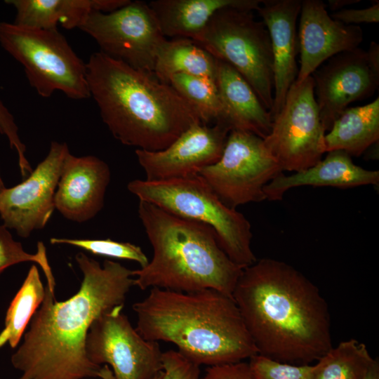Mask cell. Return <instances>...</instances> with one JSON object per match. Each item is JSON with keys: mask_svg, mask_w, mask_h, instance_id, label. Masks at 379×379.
<instances>
[{"mask_svg": "<svg viewBox=\"0 0 379 379\" xmlns=\"http://www.w3.org/2000/svg\"><path fill=\"white\" fill-rule=\"evenodd\" d=\"M75 260L83 273L77 293L58 302L45 287V295L30 321L23 343L11 356L18 379H83L99 378L102 366L89 361L86 339L93 321L124 305L134 286L133 270L105 260L100 264L79 252Z\"/></svg>", "mask_w": 379, "mask_h": 379, "instance_id": "cell-1", "label": "cell"}, {"mask_svg": "<svg viewBox=\"0 0 379 379\" xmlns=\"http://www.w3.org/2000/svg\"><path fill=\"white\" fill-rule=\"evenodd\" d=\"M232 298L258 354L282 363L311 364L333 347L325 298L286 262L264 258L243 269Z\"/></svg>", "mask_w": 379, "mask_h": 379, "instance_id": "cell-2", "label": "cell"}, {"mask_svg": "<svg viewBox=\"0 0 379 379\" xmlns=\"http://www.w3.org/2000/svg\"><path fill=\"white\" fill-rule=\"evenodd\" d=\"M86 81L102 121L123 145L164 149L192 125L196 109L154 73L135 69L101 52L91 54Z\"/></svg>", "mask_w": 379, "mask_h": 379, "instance_id": "cell-3", "label": "cell"}, {"mask_svg": "<svg viewBox=\"0 0 379 379\" xmlns=\"http://www.w3.org/2000/svg\"><path fill=\"white\" fill-rule=\"evenodd\" d=\"M133 310L144 339L171 343L199 366L239 362L258 354L233 298L217 290L152 288Z\"/></svg>", "mask_w": 379, "mask_h": 379, "instance_id": "cell-4", "label": "cell"}, {"mask_svg": "<svg viewBox=\"0 0 379 379\" xmlns=\"http://www.w3.org/2000/svg\"><path fill=\"white\" fill-rule=\"evenodd\" d=\"M138 213L153 255L133 270L134 286L183 292L210 288L232 297L243 269L223 251L212 228L143 201Z\"/></svg>", "mask_w": 379, "mask_h": 379, "instance_id": "cell-5", "label": "cell"}, {"mask_svg": "<svg viewBox=\"0 0 379 379\" xmlns=\"http://www.w3.org/2000/svg\"><path fill=\"white\" fill-rule=\"evenodd\" d=\"M127 189L139 201L209 226L223 251L242 269L257 260L251 248L250 222L225 204L199 174L162 181L133 180Z\"/></svg>", "mask_w": 379, "mask_h": 379, "instance_id": "cell-6", "label": "cell"}, {"mask_svg": "<svg viewBox=\"0 0 379 379\" xmlns=\"http://www.w3.org/2000/svg\"><path fill=\"white\" fill-rule=\"evenodd\" d=\"M0 44L24 67L30 86L43 98L60 91L69 98H90L86 63L58 29L0 22Z\"/></svg>", "mask_w": 379, "mask_h": 379, "instance_id": "cell-7", "label": "cell"}, {"mask_svg": "<svg viewBox=\"0 0 379 379\" xmlns=\"http://www.w3.org/2000/svg\"><path fill=\"white\" fill-rule=\"evenodd\" d=\"M194 41L239 72L271 113L273 57L270 34L262 20L252 11L225 8L213 16Z\"/></svg>", "mask_w": 379, "mask_h": 379, "instance_id": "cell-8", "label": "cell"}, {"mask_svg": "<svg viewBox=\"0 0 379 379\" xmlns=\"http://www.w3.org/2000/svg\"><path fill=\"white\" fill-rule=\"evenodd\" d=\"M283 171L264 144L249 132L230 131L220 159L199 175L227 206L266 200L264 188Z\"/></svg>", "mask_w": 379, "mask_h": 379, "instance_id": "cell-9", "label": "cell"}, {"mask_svg": "<svg viewBox=\"0 0 379 379\" xmlns=\"http://www.w3.org/2000/svg\"><path fill=\"white\" fill-rule=\"evenodd\" d=\"M326 133L315 99L314 81L310 76L291 85L263 141L283 172L295 173L322 159L326 153Z\"/></svg>", "mask_w": 379, "mask_h": 379, "instance_id": "cell-10", "label": "cell"}, {"mask_svg": "<svg viewBox=\"0 0 379 379\" xmlns=\"http://www.w3.org/2000/svg\"><path fill=\"white\" fill-rule=\"evenodd\" d=\"M79 29L96 41L100 52L152 73L167 40L149 4L142 1H130L112 12H92Z\"/></svg>", "mask_w": 379, "mask_h": 379, "instance_id": "cell-11", "label": "cell"}, {"mask_svg": "<svg viewBox=\"0 0 379 379\" xmlns=\"http://www.w3.org/2000/svg\"><path fill=\"white\" fill-rule=\"evenodd\" d=\"M119 305L96 318L86 339L88 359L107 365L116 379H151L162 371L158 342L144 339Z\"/></svg>", "mask_w": 379, "mask_h": 379, "instance_id": "cell-12", "label": "cell"}, {"mask_svg": "<svg viewBox=\"0 0 379 379\" xmlns=\"http://www.w3.org/2000/svg\"><path fill=\"white\" fill-rule=\"evenodd\" d=\"M319 117L327 132L335 119L355 101L372 95L379 85V46L338 53L311 75Z\"/></svg>", "mask_w": 379, "mask_h": 379, "instance_id": "cell-13", "label": "cell"}, {"mask_svg": "<svg viewBox=\"0 0 379 379\" xmlns=\"http://www.w3.org/2000/svg\"><path fill=\"white\" fill-rule=\"evenodd\" d=\"M65 142L53 141L48 154L18 185L0 194V216L8 229L27 238L43 229L55 209L54 197L66 156Z\"/></svg>", "mask_w": 379, "mask_h": 379, "instance_id": "cell-14", "label": "cell"}, {"mask_svg": "<svg viewBox=\"0 0 379 379\" xmlns=\"http://www.w3.org/2000/svg\"><path fill=\"white\" fill-rule=\"evenodd\" d=\"M230 130L222 124L192 125L159 151L136 149L145 180L162 181L199 174L220 157Z\"/></svg>", "mask_w": 379, "mask_h": 379, "instance_id": "cell-15", "label": "cell"}, {"mask_svg": "<svg viewBox=\"0 0 379 379\" xmlns=\"http://www.w3.org/2000/svg\"><path fill=\"white\" fill-rule=\"evenodd\" d=\"M299 17L300 65L297 82L311 76L333 56L359 48L364 39L359 25H345L333 19L321 0L301 1Z\"/></svg>", "mask_w": 379, "mask_h": 379, "instance_id": "cell-16", "label": "cell"}, {"mask_svg": "<svg viewBox=\"0 0 379 379\" xmlns=\"http://www.w3.org/2000/svg\"><path fill=\"white\" fill-rule=\"evenodd\" d=\"M111 178L109 166L92 156L67 154L54 197L62 215L79 223L93 218L102 208Z\"/></svg>", "mask_w": 379, "mask_h": 379, "instance_id": "cell-17", "label": "cell"}, {"mask_svg": "<svg viewBox=\"0 0 379 379\" xmlns=\"http://www.w3.org/2000/svg\"><path fill=\"white\" fill-rule=\"evenodd\" d=\"M300 6V0H262L256 9L271 41L274 75L272 118L281 110L288 91L297 78V24Z\"/></svg>", "mask_w": 379, "mask_h": 379, "instance_id": "cell-18", "label": "cell"}, {"mask_svg": "<svg viewBox=\"0 0 379 379\" xmlns=\"http://www.w3.org/2000/svg\"><path fill=\"white\" fill-rule=\"evenodd\" d=\"M314 165L298 172L279 174L264 188L266 200L280 201L291 189L302 186L351 188L364 185L376 186L379 171L368 170L355 164L342 150L326 152Z\"/></svg>", "mask_w": 379, "mask_h": 379, "instance_id": "cell-19", "label": "cell"}, {"mask_svg": "<svg viewBox=\"0 0 379 379\" xmlns=\"http://www.w3.org/2000/svg\"><path fill=\"white\" fill-rule=\"evenodd\" d=\"M215 82L222 109L220 124L230 131L266 138L272 128L271 113L244 77L231 65L218 60Z\"/></svg>", "mask_w": 379, "mask_h": 379, "instance_id": "cell-20", "label": "cell"}, {"mask_svg": "<svg viewBox=\"0 0 379 379\" xmlns=\"http://www.w3.org/2000/svg\"><path fill=\"white\" fill-rule=\"evenodd\" d=\"M262 0H154L148 4L167 38L196 41L213 16L225 8L256 11Z\"/></svg>", "mask_w": 379, "mask_h": 379, "instance_id": "cell-21", "label": "cell"}, {"mask_svg": "<svg viewBox=\"0 0 379 379\" xmlns=\"http://www.w3.org/2000/svg\"><path fill=\"white\" fill-rule=\"evenodd\" d=\"M130 0H6L15 8L14 24L38 29L79 28L92 12L108 13Z\"/></svg>", "mask_w": 379, "mask_h": 379, "instance_id": "cell-22", "label": "cell"}, {"mask_svg": "<svg viewBox=\"0 0 379 379\" xmlns=\"http://www.w3.org/2000/svg\"><path fill=\"white\" fill-rule=\"evenodd\" d=\"M379 140V98L358 107L346 108L324 136L326 153L342 150L359 157Z\"/></svg>", "mask_w": 379, "mask_h": 379, "instance_id": "cell-23", "label": "cell"}, {"mask_svg": "<svg viewBox=\"0 0 379 379\" xmlns=\"http://www.w3.org/2000/svg\"><path fill=\"white\" fill-rule=\"evenodd\" d=\"M218 60L194 41L187 38L167 39L161 48L154 74L168 84L177 74L199 76L215 80Z\"/></svg>", "mask_w": 379, "mask_h": 379, "instance_id": "cell-24", "label": "cell"}, {"mask_svg": "<svg viewBox=\"0 0 379 379\" xmlns=\"http://www.w3.org/2000/svg\"><path fill=\"white\" fill-rule=\"evenodd\" d=\"M45 288L35 265L29 268L20 288L11 301L0 333V348L8 343L15 347L34 313L44 300Z\"/></svg>", "mask_w": 379, "mask_h": 379, "instance_id": "cell-25", "label": "cell"}, {"mask_svg": "<svg viewBox=\"0 0 379 379\" xmlns=\"http://www.w3.org/2000/svg\"><path fill=\"white\" fill-rule=\"evenodd\" d=\"M373 359L364 343L341 341L316 362L313 379H364Z\"/></svg>", "mask_w": 379, "mask_h": 379, "instance_id": "cell-26", "label": "cell"}, {"mask_svg": "<svg viewBox=\"0 0 379 379\" xmlns=\"http://www.w3.org/2000/svg\"><path fill=\"white\" fill-rule=\"evenodd\" d=\"M168 84L196 109L202 123H221L222 109L215 80L177 74L170 78Z\"/></svg>", "mask_w": 379, "mask_h": 379, "instance_id": "cell-27", "label": "cell"}, {"mask_svg": "<svg viewBox=\"0 0 379 379\" xmlns=\"http://www.w3.org/2000/svg\"><path fill=\"white\" fill-rule=\"evenodd\" d=\"M51 244H66L80 248L94 255L128 260L136 262L143 267L149 260L142 248L129 242H121L105 239H69L52 237Z\"/></svg>", "mask_w": 379, "mask_h": 379, "instance_id": "cell-28", "label": "cell"}, {"mask_svg": "<svg viewBox=\"0 0 379 379\" xmlns=\"http://www.w3.org/2000/svg\"><path fill=\"white\" fill-rule=\"evenodd\" d=\"M23 262H34L38 264L45 274L47 284H55V278L49 265L46 249L42 241L37 244L35 253L26 252L21 243L13 239L11 234L4 225L0 226V274L7 267Z\"/></svg>", "mask_w": 379, "mask_h": 379, "instance_id": "cell-29", "label": "cell"}, {"mask_svg": "<svg viewBox=\"0 0 379 379\" xmlns=\"http://www.w3.org/2000/svg\"><path fill=\"white\" fill-rule=\"evenodd\" d=\"M248 365L255 379H313L317 365L282 363L256 354Z\"/></svg>", "mask_w": 379, "mask_h": 379, "instance_id": "cell-30", "label": "cell"}, {"mask_svg": "<svg viewBox=\"0 0 379 379\" xmlns=\"http://www.w3.org/2000/svg\"><path fill=\"white\" fill-rule=\"evenodd\" d=\"M161 359L162 379H201L200 366L178 351L163 352Z\"/></svg>", "mask_w": 379, "mask_h": 379, "instance_id": "cell-31", "label": "cell"}, {"mask_svg": "<svg viewBox=\"0 0 379 379\" xmlns=\"http://www.w3.org/2000/svg\"><path fill=\"white\" fill-rule=\"evenodd\" d=\"M0 133L6 136L12 149L16 150L18 165L23 178L27 177L32 168L25 156L26 147L18 135V128L13 114L0 99Z\"/></svg>", "mask_w": 379, "mask_h": 379, "instance_id": "cell-32", "label": "cell"}, {"mask_svg": "<svg viewBox=\"0 0 379 379\" xmlns=\"http://www.w3.org/2000/svg\"><path fill=\"white\" fill-rule=\"evenodd\" d=\"M333 19L345 25L376 23L379 21V3L364 8H344L330 15Z\"/></svg>", "mask_w": 379, "mask_h": 379, "instance_id": "cell-33", "label": "cell"}, {"mask_svg": "<svg viewBox=\"0 0 379 379\" xmlns=\"http://www.w3.org/2000/svg\"><path fill=\"white\" fill-rule=\"evenodd\" d=\"M201 379H255L248 363L242 361L208 366Z\"/></svg>", "mask_w": 379, "mask_h": 379, "instance_id": "cell-34", "label": "cell"}, {"mask_svg": "<svg viewBox=\"0 0 379 379\" xmlns=\"http://www.w3.org/2000/svg\"><path fill=\"white\" fill-rule=\"evenodd\" d=\"M360 2V0H329L328 6L333 12L344 9L346 6Z\"/></svg>", "mask_w": 379, "mask_h": 379, "instance_id": "cell-35", "label": "cell"}, {"mask_svg": "<svg viewBox=\"0 0 379 379\" xmlns=\"http://www.w3.org/2000/svg\"><path fill=\"white\" fill-rule=\"evenodd\" d=\"M162 371L157 373L151 379H162ZM100 379H116L111 368L107 365H103L101 366L99 372Z\"/></svg>", "mask_w": 379, "mask_h": 379, "instance_id": "cell-36", "label": "cell"}, {"mask_svg": "<svg viewBox=\"0 0 379 379\" xmlns=\"http://www.w3.org/2000/svg\"><path fill=\"white\" fill-rule=\"evenodd\" d=\"M364 379H379V359L374 358Z\"/></svg>", "mask_w": 379, "mask_h": 379, "instance_id": "cell-37", "label": "cell"}, {"mask_svg": "<svg viewBox=\"0 0 379 379\" xmlns=\"http://www.w3.org/2000/svg\"><path fill=\"white\" fill-rule=\"evenodd\" d=\"M5 186H4V182L1 178V175H0V194L1 193V192L5 189Z\"/></svg>", "mask_w": 379, "mask_h": 379, "instance_id": "cell-38", "label": "cell"}, {"mask_svg": "<svg viewBox=\"0 0 379 379\" xmlns=\"http://www.w3.org/2000/svg\"><path fill=\"white\" fill-rule=\"evenodd\" d=\"M83 379H95V378H83Z\"/></svg>", "mask_w": 379, "mask_h": 379, "instance_id": "cell-39", "label": "cell"}]
</instances>
